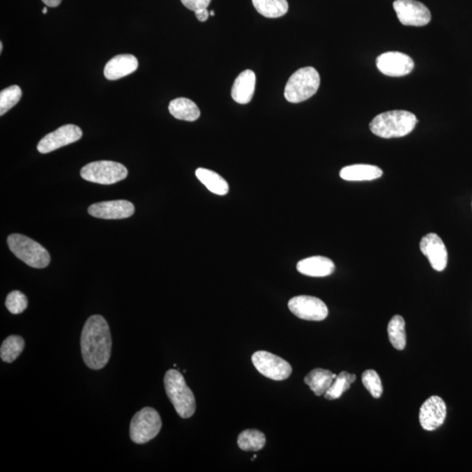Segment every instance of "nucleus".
Returning a JSON list of instances; mask_svg holds the SVG:
<instances>
[{"label": "nucleus", "instance_id": "obj_1", "mask_svg": "<svg viewBox=\"0 0 472 472\" xmlns=\"http://www.w3.org/2000/svg\"><path fill=\"white\" fill-rule=\"evenodd\" d=\"M112 340L108 323L103 317L93 315L86 321L81 336V350L86 366L100 370L108 364Z\"/></svg>", "mask_w": 472, "mask_h": 472}, {"label": "nucleus", "instance_id": "obj_2", "mask_svg": "<svg viewBox=\"0 0 472 472\" xmlns=\"http://www.w3.org/2000/svg\"><path fill=\"white\" fill-rule=\"evenodd\" d=\"M418 120L414 114L406 110H391L379 114L370 123L371 132L382 139H393L409 135L415 129Z\"/></svg>", "mask_w": 472, "mask_h": 472}, {"label": "nucleus", "instance_id": "obj_3", "mask_svg": "<svg viewBox=\"0 0 472 472\" xmlns=\"http://www.w3.org/2000/svg\"><path fill=\"white\" fill-rule=\"evenodd\" d=\"M165 392L181 418L188 419L194 416L196 402L194 393L185 383L183 375L175 370L167 372L164 378Z\"/></svg>", "mask_w": 472, "mask_h": 472}, {"label": "nucleus", "instance_id": "obj_4", "mask_svg": "<svg viewBox=\"0 0 472 472\" xmlns=\"http://www.w3.org/2000/svg\"><path fill=\"white\" fill-rule=\"evenodd\" d=\"M319 85V74L314 68H300L289 77L284 89L285 98L291 103L304 102L316 94Z\"/></svg>", "mask_w": 472, "mask_h": 472}, {"label": "nucleus", "instance_id": "obj_5", "mask_svg": "<svg viewBox=\"0 0 472 472\" xmlns=\"http://www.w3.org/2000/svg\"><path fill=\"white\" fill-rule=\"evenodd\" d=\"M10 250L30 267L43 268L50 263V254L39 243L23 234H13L8 236Z\"/></svg>", "mask_w": 472, "mask_h": 472}, {"label": "nucleus", "instance_id": "obj_6", "mask_svg": "<svg viewBox=\"0 0 472 472\" xmlns=\"http://www.w3.org/2000/svg\"><path fill=\"white\" fill-rule=\"evenodd\" d=\"M161 427V418L157 410L146 406L133 416L130 426V439L137 444L150 442L160 433Z\"/></svg>", "mask_w": 472, "mask_h": 472}, {"label": "nucleus", "instance_id": "obj_7", "mask_svg": "<svg viewBox=\"0 0 472 472\" xmlns=\"http://www.w3.org/2000/svg\"><path fill=\"white\" fill-rule=\"evenodd\" d=\"M84 180L102 185H112L125 180L128 170L117 162L102 160L86 165L81 170Z\"/></svg>", "mask_w": 472, "mask_h": 472}, {"label": "nucleus", "instance_id": "obj_8", "mask_svg": "<svg viewBox=\"0 0 472 472\" xmlns=\"http://www.w3.org/2000/svg\"><path fill=\"white\" fill-rule=\"evenodd\" d=\"M251 360L257 370L271 380L284 381L291 376L292 373L291 364L268 351H256Z\"/></svg>", "mask_w": 472, "mask_h": 472}, {"label": "nucleus", "instance_id": "obj_9", "mask_svg": "<svg viewBox=\"0 0 472 472\" xmlns=\"http://www.w3.org/2000/svg\"><path fill=\"white\" fill-rule=\"evenodd\" d=\"M289 309L298 318L308 321H322L328 316V308L321 299L298 296L289 301Z\"/></svg>", "mask_w": 472, "mask_h": 472}, {"label": "nucleus", "instance_id": "obj_10", "mask_svg": "<svg viewBox=\"0 0 472 472\" xmlns=\"http://www.w3.org/2000/svg\"><path fill=\"white\" fill-rule=\"evenodd\" d=\"M393 6L402 25L423 26L432 20L428 8L416 0H395Z\"/></svg>", "mask_w": 472, "mask_h": 472}, {"label": "nucleus", "instance_id": "obj_11", "mask_svg": "<svg viewBox=\"0 0 472 472\" xmlns=\"http://www.w3.org/2000/svg\"><path fill=\"white\" fill-rule=\"evenodd\" d=\"M82 132L80 127L75 125H63L45 136L38 144L37 149L40 153H50L59 148L77 142L82 139Z\"/></svg>", "mask_w": 472, "mask_h": 472}, {"label": "nucleus", "instance_id": "obj_12", "mask_svg": "<svg viewBox=\"0 0 472 472\" xmlns=\"http://www.w3.org/2000/svg\"><path fill=\"white\" fill-rule=\"evenodd\" d=\"M378 70L392 77H402L411 73L415 63L408 54L399 52H387L377 58Z\"/></svg>", "mask_w": 472, "mask_h": 472}, {"label": "nucleus", "instance_id": "obj_13", "mask_svg": "<svg viewBox=\"0 0 472 472\" xmlns=\"http://www.w3.org/2000/svg\"><path fill=\"white\" fill-rule=\"evenodd\" d=\"M447 408L446 402L439 396H432L420 409L419 420L423 429L433 432L446 421Z\"/></svg>", "mask_w": 472, "mask_h": 472}, {"label": "nucleus", "instance_id": "obj_14", "mask_svg": "<svg viewBox=\"0 0 472 472\" xmlns=\"http://www.w3.org/2000/svg\"><path fill=\"white\" fill-rule=\"evenodd\" d=\"M89 213L93 217L105 220H120L129 218L135 212L132 202L119 199L96 203L89 208Z\"/></svg>", "mask_w": 472, "mask_h": 472}, {"label": "nucleus", "instance_id": "obj_15", "mask_svg": "<svg viewBox=\"0 0 472 472\" xmlns=\"http://www.w3.org/2000/svg\"><path fill=\"white\" fill-rule=\"evenodd\" d=\"M422 253L428 258L430 265L436 271H443L448 264V251L443 240L436 234H428L420 243Z\"/></svg>", "mask_w": 472, "mask_h": 472}, {"label": "nucleus", "instance_id": "obj_16", "mask_svg": "<svg viewBox=\"0 0 472 472\" xmlns=\"http://www.w3.org/2000/svg\"><path fill=\"white\" fill-rule=\"evenodd\" d=\"M139 68V61L132 54H119L106 64L105 77L109 81H116L134 73Z\"/></svg>", "mask_w": 472, "mask_h": 472}, {"label": "nucleus", "instance_id": "obj_17", "mask_svg": "<svg viewBox=\"0 0 472 472\" xmlns=\"http://www.w3.org/2000/svg\"><path fill=\"white\" fill-rule=\"evenodd\" d=\"M257 77L252 70L242 72L234 82L231 96L234 102L240 105H247L253 98L256 89Z\"/></svg>", "mask_w": 472, "mask_h": 472}, {"label": "nucleus", "instance_id": "obj_18", "mask_svg": "<svg viewBox=\"0 0 472 472\" xmlns=\"http://www.w3.org/2000/svg\"><path fill=\"white\" fill-rule=\"evenodd\" d=\"M297 270L299 273L308 277H328L335 270V264L327 257H312L298 261Z\"/></svg>", "mask_w": 472, "mask_h": 472}, {"label": "nucleus", "instance_id": "obj_19", "mask_svg": "<svg viewBox=\"0 0 472 472\" xmlns=\"http://www.w3.org/2000/svg\"><path fill=\"white\" fill-rule=\"evenodd\" d=\"M383 174L380 167L372 165H351L341 169L340 176L347 181H370Z\"/></svg>", "mask_w": 472, "mask_h": 472}, {"label": "nucleus", "instance_id": "obj_20", "mask_svg": "<svg viewBox=\"0 0 472 472\" xmlns=\"http://www.w3.org/2000/svg\"><path fill=\"white\" fill-rule=\"evenodd\" d=\"M336 377L330 370L316 368L306 375L305 382L317 396H321L325 395Z\"/></svg>", "mask_w": 472, "mask_h": 472}, {"label": "nucleus", "instance_id": "obj_21", "mask_svg": "<svg viewBox=\"0 0 472 472\" xmlns=\"http://www.w3.org/2000/svg\"><path fill=\"white\" fill-rule=\"evenodd\" d=\"M169 112L175 119L188 122L196 121L201 116L197 105L185 98L172 100L169 105Z\"/></svg>", "mask_w": 472, "mask_h": 472}, {"label": "nucleus", "instance_id": "obj_22", "mask_svg": "<svg viewBox=\"0 0 472 472\" xmlns=\"http://www.w3.org/2000/svg\"><path fill=\"white\" fill-rule=\"evenodd\" d=\"M196 177L213 194L226 195L229 192V185L222 176L215 172L205 168H198L195 172Z\"/></svg>", "mask_w": 472, "mask_h": 472}, {"label": "nucleus", "instance_id": "obj_23", "mask_svg": "<svg viewBox=\"0 0 472 472\" xmlns=\"http://www.w3.org/2000/svg\"><path fill=\"white\" fill-rule=\"evenodd\" d=\"M254 8L266 18H280L287 13V0H252Z\"/></svg>", "mask_w": 472, "mask_h": 472}, {"label": "nucleus", "instance_id": "obj_24", "mask_svg": "<svg viewBox=\"0 0 472 472\" xmlns=\"http://www.w3.org/2000/svg\"><path fill=\"white\" fill-rule=\"evenodd\" d=\"M25 348V341L23 337L11 335L3 341L0 348V357L6 363H12L22 354Z\"/></svg>", "mask_w": 472, "mask_h": 472}, {"label": "nucleus", "instance_id": "obj_25", "mask_svg": "<svg viewBox=\"0 0 472 472\" xmlns=\"http://www.w3.org/2000/svg\"><path fill=\"white\" fill-rule=\"evenodd\" d=\"M406 323L402 316L395 315L390 320L388 326L389 341L395 349H404L406 344Z\"/></svg>", "mask_w": 472, "mask_h": 472}, {"label": "nucleus", "instance_id": "obj_26", "mask_svg": "<svg viewBox=\"0 0 472 472\" xmlns=\"http://www.w3.org/2000/svg\"><path fill=\"white\" fill-rule=\"evenodd\" d=\"M237 443L240 449L244 451H258L264 447L266 437L259 430L246 429L240 434Z\"/></svg>", "mask_w": 472, "mask_h": 472}, {"label": "nucleus", "instance_id": "obj_27", "mask_svg": "<svg viewBox=\"0 0 472 472\" xmlns=\"http://www.w3.org/2000/svg\"><path fill=\"white\" fill-rule=\"evenodd\" d=\"M356 381V375L349 374L348 372L343 371L339 375H337L335 380L333 381L328 390L325 394V398L327 399H339L341 395L347 392L351 388V385Z\"/></svg>", "mask_w": 472, "mask_h": 472}, {"label": "nucleus", "instance_id": "obj_28", "mask_svg": "<svg viewBox=\"0 0 472 472\" xmlns=\"http://www.w3.org/2000/svg\"><path fill=\"white\" fill-rule=\"evenodd\" d=\"M22 96V89L19 86L13 85L3 89L0 93V116H4V114L18 105Z\"/></svg>", "mask_w": 472, "mask_h": 472}, {"label": "nucleus", "instance_id": "obj_29", "mask_svg": "<svg viewBox=\"0 0 472 472\" xmlns=\"http://www.w3.org/2000/svg\"><path fill=\"white\" fill-rule=\"evenodd\" d=\"M363 382L365 388L370 393L374 398H380L382 393H383V388H382L380 375L374 370L365 371L363 374Z\"/></svg>", "mask_w": 472, "mask_h": 472}, {"label": "nucleus", "instance_id": "obj_30", "mask_svg": "<svg viewBox=\"0 0 472 472\" xmlns=\"http://www.w3.org/2000/svg\"><path fill=\"white\" fill-rule=\"evenodd\" d=\"M29 301L25 294L19 291L10 292L6 299V306L12 314H20L27 308Z\"/></svg>", "mask_w": 472, "mask_h": 472}, {"label": "nucleus", "instance_id": "obj_31", "mask_svg": "<svg viewBox=\"0 0 472 472\" xmlns=\"http://www.w3.org/2000/svg\"><path fill=\"white\" fill-rule=\"evenodd\" d=\"M182 4L191 11H197L199 9L208 8L212 0H181Z\"/></svg>", "mask_w": 472, "mask_h": 472}, {"label": "nucleus", "instance_id": "obj_32", "mask_svg": "<svg viewBox=\"0 0 472 472\" xmlns=\"http://www.w3.org/2000/svg\"><path fill=\"white\" fill-rule=\"evenodd\" d=\"M196 18L201 22H205L208 20L210 13L208 8H201L195 12Z\"/></svg>", "mask_w": 472, "mask_h": 472}, {"label": "nucleus", "instance_id": "obj_33", "mask_svg": "<svg viewBox=\"0 0 472 472\" xmlns=\"http://www.w3.org/2000/svg\"><path fill=\"white\" fill-rule=\"evenodd\" d=\"M43 3L50 8H57L58 6L61 5L63 0H43Z\"/></svg>", "mask_w": 472, "mask_h": 472}, {"label": "nucleus", "instance_id": "obj_34", "mask_svg": "<svg viewBox=\"0 0 472 472\" xmlns=\"http://www.w3.org/2000/svg\"><path fill=\"white\" fill-rule=\"evenodd\" d=\"M3 51V43H0V53H2Z\"/></svg>", "mask_w": 472, "mask_h": 472}, {"label": "nucleus", "instance_id": "obj_35", "mask_svg": "<svg viewBox=\"0 0 472 472\" xmlns=\"http://www.w3.org/2000/svg\"><path fill=\"white\" fill-rule=\"evenodd\" d=\"M43 13H44V15H47V8H43Z\"/></svg>", "mask_w": 472, "mask_h": 472}, {"label": "nucleus", "instance_id": "obj_36", "mask_svg": "<svg viewBox=\"0 0 472 472\" xmlns=\"http://www.w3.org/2000/svg\"><path fill=\"white\" fill-rule=\"evenodd\" d=\"M209 13H210V15L213 16V15H215V12H213V11H211V12H209Z\"/></svg>", "mask_w": 472, "mask_h": 472}]
</instances>
